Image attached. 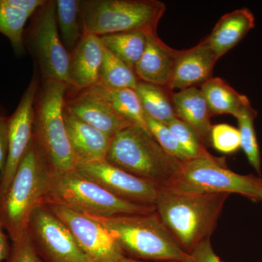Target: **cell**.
<instances>
[{
    "instance_id": "1",
    "label": "cell",
    "mask_w": 262,
    "mask_h": 262,
    "mask_svg": "<svg viewBox=\"0 0 262 262\" xmlns=\"http://www.w3.org/2000/svg\"><path fill=\"white\" fill-rule=\"evenodd\" d=\"M229 196L227 193L196 194L160 188L155 209L163 225L189 254L211 238Z\"/></svg>"
},
{
    "instance_id": "2",
    "label": "cell",
    "mask_w": 262,
    "mask_h": 262,
    "mask_svg": "<svg viewBox=\"0 0 262 262\" xmlns=\"http://www.w3.org/2000/svg\"><path fill=\"white\" fill-rule=\"evenodd\" d=\"M52 179L51 169L32 139L9 187L0 198V220L12 241L27 232L32 212L46 203Z\"/></svg>"
},
{
    "instance_id": "3",
    "label": "cell",
    "mask_w": 262,
    "mask_h": 262,
    "mask_svg": "<svg viewBox=\"0 0 262 262\" xmlns=\"http://www.w3.org/2000/svg\"><path fill=\"white\" fill-rule=\"evenodd\" d=\"M105 160L160 188L173 186L183 165L162 148L151 133L137 125H131L114 136Z\"/></svg>"
},
{
    "instance_id": "4",
    "label": "cell",
    "mask_w": 262,
    "mask_h": 262,
    "mask_svg": "<svg viewBox=\"0 0 262 262\" xmlns=\"http://www.w3.org/2000/svg\"><path fill=\"white\" fill-rule=\"evenodd\" d=\"M126 257L143 261L187 262L182 249L156 211L145 214L100 218Z\"/></svg>"
},
{
    "instance_id": "5",
    "label": "cell",
    "mask_w": 262,
    "mask_h": 262,
    "mask_svg": "<svg viewBox=\"0 0 262 262\" xmlns=\"http://www.w3.org/2000/svg\"><path fill=\"white\" fill-rule=\"evenodd\" d=\"M68 87L59 81L43 80L34 101L33 140L53 175L75 170L77 167L63 117Z\"/></svg>"
},
{
    "instance_id": "6",
    "label": "cell",
    "mask_w": 262,
    "mask_h": 262,
    "mask_svg": "<svg viewBox=\"0 0 262 262\" xmlns=\"http://www.w3.org/2000/svg\"><path fill=\"white\" fill-rule=\"evenodd\" d=\"M165 10V5L158 0H82V32L98 37L125 32H157Z\"/></svg>"
},
{
    "instance_id": "7",
    "label": "cell",
    "mask_w": 262,
    "mask_h": 262,
    "mask_svg": "<svg viewBox=\"0 0 262 262\" xmlns=\"http://www.w3.org/2000/svg\"><path fill=\"white\" fill-rule=\"evenodd\" d=\"M47 203H58L100 218L145 214L156 211L155 207L134 204L117 198L101 186L84 178L76 169L53 175Z\"/></svg>"
},
{
    "instance_id": "8",
    "label": "cell",
    "mask_w": 262,
    "mask_h": 262,
    "mask_svg": "<svg viewBox=\"0 0 262 262\" xmlns=\"http://www.w3.org/2000/svg\"><path fill=\"white\" fill-rule=\"evenodd\" d=\"M170 188L196 194L236 193L260 201L258 193L262 188V179L252 174L234 173L227 167L225 158L211 154L183 163L178 178Z\"/></svg>"
},
{
    "instance_id": "9",
    "label": "cell",
    "mask_w": 262,
    "mask_h": 262,
    "mask_svg": "<svg viewBox=\"0 0 262 262\" xmlns=\"http://www.w3.org/2000/svg\"><path fill=\"white\" fill-rule=\"evenodd\" d=\"M31 17L24 32V45L39 63L43 80L59 81L69 86L70 53L58 33L56 1H46Z\"/></svg>"
},
{
    "instance_id": "10",
    "label": "cell",
    "mask_w": 262,
    "mask_h": 262,
    "mask_svg": "<svg viewBox=\"0 0 262 262\" xmlns=\"http://www.w3.org/2000/svg\"><path fill=\"white\" fill-rule=\"evenodd\" d=\"M27 232L42 262H93L46 203L32 212Z\"/></svg>"
},
{
    "instance_id": "11",
    "label": "cell",
    "mask_w": 262,
    "mask_h": 262,
    "mask_svg": "<svg viewBox=\"0 0 262 262\" xmlns=\"http://www.w3.org/2000/svg\"><path fill=\"white\" fill-rule=\"evenodd\" d=\"M46 204L67 226L79 247L91 261L118 262L125 257L113 234L94 216L58 203Z\"/></svg>"
},
{
    "instance_id": "12",
    "label": "cell",
    "mask_w": 262,
    "mask_h": 262,
    "mask_svg": "<svg viewBox=\"0 0 262 262\" xmlns=\"http://www.w3.org/2000/svg\"><path fill=\"white\" fill-rule=\"evenodd\" d=\"M76 170L84 178L120 199L141 206L155 207L156 205L160 187L117 168L106 160L79 164Z\"/></svg>"
},
{
    "instance_id": "13",
    "label": "cell",
    "mask_w": 262,
    "mask_h": 262,
    "mask_svg": "<svg viewBox=\"0 0 262 262\" xmlns=\"http://www.w3.org/2000/svg\"><path fill=\"white\" fill-rule=\"evenodd\" d=\"M39 87L37 76L34 74L16 110L9 117L8 158L4 170L0 174V198L9 187L19 164L32 142L34 101Z\"/></svg>"
},
{
    "instance_id": "14",
    "label": "cell",
    "mask_w": 262,
    "mask_h": 262,
    "mask_svg": "<svg viewBox=\"0 0 262 262\" xmlns=\"http://www.w3.org/2000/svg\"><path fill=\"white\" fill-rule=\"evenodd\" d=\"M64 108L112 138L124 129L134 125L119 115L94 87L79 91L78 94L70 99H65Z\"/></svg>"
},
{
    "instance_id": "15",
    "label": "cell",
    "mask_w": 262,
    "mask_h": 262,
    "mask_svg": "<svg viewBox=\"0 0 262 262\" xmlns=\"http://www.w3.org/2000/svg\"><path fill=\"white\" fill-rule=\"evenodd\" d=\"M104 46L101 37L82 32V37L70 53L69 86L82 91L98 84L102 65Z\"/></svg>"
},
{
    "instance_id": "16",
    "label": "cell",
    "mask_w": 262,
    "mask_h": 262,
    "mask_svg": "<svg viewBox=\"0 0 262 262\" xmlns=\"http://www.w3.org/2000/svg\"><path fill=\"white\" fill-rule=\"evenodd\" d=\"M218 60L206 39L190 49L181 51L168 89L173 92L201 86L213 77Z\"/></svg>"
},
{
    "instance_id": "17",
    "label": "cell",
    "mask_w": 262,
    "mask_h": 262,
    "mask_svg": "<svg viewBox=\"0 0 262 262\" xmlns=\"http://www.w3.org/2000/svg\"><path fill=\"white\" fill-rule=\"evenodd\" d=\"M180 53L181 51L165 44L158 33H149L145 50L134 72L139 80L168 88Z\"/></svg>"
},
{
    "instance_id": "18",
    "label": "cell",
    "mask_w": 262,
    "mask_h": 262,
    "mask_svg": "<svg viewBox=\"0 0 262 262\" xmlns=\"http://www.w3.org/2000/svg\"><path fill=\"white\" fill-rule=\"evenodd\" d=\"M63 117L77 165L105 160L113 138L74 116L65 108Z\"/></svg>"
},
{
    "instance_id": "19",
    "label": "cell",
    "mask_w": 262,
    "mask_h": 262,
    "mask_svg": "<svg viewBox=\"0 0 262 262\" xmlns=\"http://www.w3.org/2000/svg\"><path fill=\"white\" fill-rule=\"evenodd\" d=\"M254 27L252 12L246 8H241L223 15L206 39L220 59L235 47Z\"/></svg>"
},
{
    "instance_id": "20",
    "label": "cell",
    "mask_w": 262,
    "mask_h": 262,
    "mask_svg": "<svg viewBox=\"0 0 262 262\" xmlns=\"http://www.w3.org/2000/svg\"><path fill=\"white\" fill-rule=\"evenodd\" d=\"M176 117L192 127L205 144L211 143V113L201 89L196 87L172 94Z\"/></svg>"
},
{
    "instance_id": "21",
    "label": "cell",
    "mask_w": 262,
    "mask_h": 262,
    "mask_svg": "<svg viewBox=\"0 0 262 262\" xmlns=\"http://www.w3.org/2000/svg\"><path fill=\"white\" fill-rule=\"evenodd\" d=\"M201 91L210 113L213 115H232L237 118L248 105L247 96L241 94L220 77H211L201 85Z\"/></svg>"
},
{
    "instance_id": "22",
    "label": "cell",
    "mask_w": 262,
    "mask_h": 262,
    "mask_svg": "<svg viewBox=\"0 0 262 262\" xmlns=\"http://www.w3.org/2000/svg\"><path fill=\"white\" fill-rule=\"evenodd\" d=\"M135 91L146 116L168 125L176 115L172 94L168 88L139 80Z\"/></svg>"
},
{
    "instance_id": "23",
    "label": "cell",
    "mask_w": 262,
    "mask_h": 262,
    "mask_svg": "<svg viewBox=\"0 0 262 262\" xmlns=\"http://www.w3.org/2000/svg\"><path fill=\"white\" fill-rule=\"evenodd\" d=\"M95 89L107 100L114 110L132 125L149 131L145 113L134 89H112L94 86Z\"/></svg>"
},
{
    "instance_id": "24",
    "label": "cell",
    "mask_w": 262,
    "mask_h": 262,
    "mask_svg": "<svg viewBox=\"0 0 262 262\" xmlns=\"http://www.w3.org/2000/svg\"><path fill=\"white\" fill-rule=\"evenodd\" d=\"M147 33L133 32L101 36L105 47L134 71L145 50Z\"/></svg>"
},
{
    "instance_id": "25",
    "label": "cell",
    "mask_w": 262,
    "mask_h": 262,
    "mask_svg": "<svg viewBox=\"0 0 262 262\" xmlns=\"http://www.w3.org/2000/svg\"><path fill=\"white\" fill-rule=\"evenodd\" d=\"M138 82L135 72L104 46L102 65L96 85L106 89L135 90Z\"/></svg>"
},
{
    "instance_id": "26",
    "label": "cell",
    "mask_w": 262,
    "mask_h": 262,
    "mask_svg": "<svg viewBox=\"0 0 262 262\" xmlns=\"http://www.w3.org/2000/svg\"><path fill=\"white\" fill-rule=\"evenodd\" d=\"M80 19L79 0H57V27L59 29L61 42L70 53L82 35L80 29Z\"/></svg>"
},
{
    "instance_id": "27",
    "label": "cell",
    "mask_w": 262,
    "mask_h": 262,
    "mask_svg": "<svg viewBox=\"0 0 262 262\" xmlns=\"http://www.w3.org/2000/svg\"><path fill=\"white\" fill-rule=\"evenodd\" d=\"M32 15L5 4L0 0V34L9 39L17 56L23 54L25 26Z\"/></svg>"
},
{
    "instance_id": "28",
    "label": "cell",
    "mask_w": 262,
    "mask_h": 262,
    "mask_svg": "<svg viewBox=\"0 0 262 262\" xmlns=\"http://www.w3.org/2000/svg\"><path fill=\"white\" fill-rule=\"evenodd\" d=\"M257 115V111L249 104L243 110L237 120L241 135V148L244 150L250 165L260 176L261 173V154L254 127L255 119Z\"/></svg>"
},
{
    "instance_id": "29",
    "label": "cell",
    "mask_w": 262,
    "mask_h": 262,
    "mask_svg": "<svg viewBox=\"0 0 262 262\" xmlns=\"http://www.w3.org/2000/svg\"><path fill=\"white\" fill-rule=\"evenodd\" d=\"M168 126L191 159L203 158L211 155L206 149V144L201 136L185 122L176 117L168 124Z\"/></svg>"
},
{
    "instance_id": "30",
    "label": "cell",
    "mask_w": 262,
    "mask_h": 262,
    "mask_svg": "<svg viewBox=\"0 0 262 262\" xmlns=\"http://www.w3.org/2000/svg\"><path fill=\"white\" fill-rule=\"evenodd\" d=\"M145 118L149 132L165 151L182 163L191 160L168 125L157 121L146 115Z\"/></svg>"
},
{
    "instance_id": "31",
    "label": "cell",
    "mask_w": 262,
    "mask_h": 262,
    "mask_svg": "<svg viewBox=\"0 0 262 262\" xmlns=\"http://www.w3.org/2000/svg\"><path fill=\"white\" fill-rule=\"evenodd\" d=\"M211 143L217 151L232 154L241 148L239 130L229 124H217L212 126Z\"/></svg>"
},
{
    "instance_id": "32",
    "label": "cell",
    "mask_w": 262,
    "mask_h": 262,
    "mask_svg": "<svg viewBox=\"0 0 262 262\" xmlns=\"http://www.w3.org/2000/svg\"><path fill=\"white\" fill-rule=\"evenodd\" d=\"M8 262H42L38 256L28 233L26 232L18 239L12 241Z\"/></svg>"
},
{
    "instance_id": "33",
    "label": "cell",
    "mask_w": 262,
    "mask_h": 262,
    "mask_svg": "<svg viewBox=\"0 0 262 262\" xmlns=\"http://www.w3.org/2000/svg\"><path fill=\"white\" fill-rule=\"evenodd\" d=\"M187 262H223L217 256L211 244V239L203 241L189 253Z\"/></svg>"
},
{
    "instance_id": "34",
    "label": "cell",
    "mask_w": 262,
    "mask_h": 262,
    "mask_svg": "<svg viewBox=\"0 0 262 262\" xmlns=\"http://www.w3.org/2000/svg\"><path fill=\"white\" fill-rule=\"evenodd\" d=\"M8 121L9 117L0 108V174L4 170L8 158Z\"/></svg>"
},
{
    "instance_id": "35",
    "label": "cell",
    "mask_w": 262,
    "mask_h": 262,
    "mask_svg": "<svg viewBox=\"0 0 262 262\" xmlns=\"http://www.w3.org/2000/svg\"><path fill=\"white\" fill-rule=\"evenodd\" d=\"M5 231L4 226L0 220V262L8 260L11 249V245L9 244L8 235Z\"/></svg>"
},
{
    "instance_id": "36",
    "label": "cell",
    "mask_w": 262,
    "mask_h": 262,
    "mask_svg": "<svg viewBox=\"0 0 262 262\" xmlns=\"http://www.w3.org/2000/svg\"><path fill=\"white\" fill-rule=\"evenodd\" d=\"M118 262H176V261H143V260L134 259V258H130L128 257L122 258Z\"/></svg>"
},
{
    "instance_id": "37",
    "label": "cell",
    "mask_w": 262,
    "mask_h": 262,
    "mask_svg": "<svg viewBox=\"0 0 262 262\" xmlns=\"http://www.w3.org/2000/svg\"><path fill=\"white\" fill-rule=\"evenodd\" d=\"M258 196H259L260 201H262V188L258 193Z\"/></svg>"
}]
</instances>
